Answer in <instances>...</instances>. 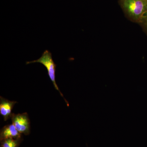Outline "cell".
<instances>
[{
    "mask_svg": "<svg viewBox=\"0 0 147 147\" xmlns=\"http://www.w3.org/2000/svg\"><path fill=\"white\" fill-rule=\"evenodd\" d=\"M12 123L21 134L28 135L30 132V122L26 113L15 114L12 113L11 117Z\"/></svg>",
    "mask_w": 147,
    "mask_h": 147,
    "instance_id": "cell-3",
    "label": "cell"
},
{
    "mask_svg": "<svg viewBox=\"0 0 147 147\" xmlns=\"http://www.w3.org/2000/svg\"><path fill=\"white\" fill-rule=\"evenodd\" d=\"M21 138V134L12 123L4 126L0 131L1 142L7 139H18Z\"/></svg>",
    "mask_w": 147,
    "mask_h": 147,
    "instance_id": "cell-5",
    "label": "cell"
},
{
    "mask_svg": "<svg viewBox=\"0 0 147 147\" xmlns=\"http://www.w3.org/2000/svg\"><path fill=\"white\" fill-rule=\"evenodd\" d=\"M21 138L18 139H8L1 141V147H18Z\"/></svg>",
    "mask_w": 147,
    "mask_h": 147,
    "instance_id": "cell-6",
    "label": "cell"
},
{
    "mask_svg": "<svg viewBox=\"0 0 147 147\" xmlns=\"http://www.w3.org/2000/svg\"><path fill=\"white\" fill-rule=\"evenodd\" d=\"M35 63H38L42 64L45 67V68L47 69V73H48L49 78H50V80L52 81L55 89L57 90L59 92L61 96L63 98L67 105L69 106L68 101L65 98L63 95L60 90L57 84L56 83L55 73H56L57 65L55 64L54 61H53L51 53L48 50H46L44 51L42 56L39 59L36 60L32 61L26 62V64L28 65L29 64Z\"/></svg>",
    "mask_w": 147,
    "mask_h": 147,
    "instance_id": "cell-2",
    "label": "cell"
},
{
    "mask_svg": "<svg viewBox=\"0 0 147 147\" xmlns=\"http://www.w3.org/2000/svg\"><path fill=\"white\" fill-rule=\"evenodd\" d=\"M139 24L147 32V11L142 17Z\"/></svg>",
    "mask_w": 147,
    "mask_h": 147,
    "instance_id": "cell-7",
    "label": "cell"
},
{
    "mask_svg": "<svg viewBox=\"0 0 147 147\" xmlns=\"http://www.w3.org/2000/svg\"><path fill=\"white\" fill-rule=\"evenodd\" d=\"M124 13L131 21L139 23L147 11V1L146 0H119Z\"/></svg>",
    "mask_w": 147,
    "mask_h": 147,
    "instance_id": "cell-1",
    "label": "cell"
},
{
    "mask_svg": "<svg viewBox=\"0 0 147 147\" xmlns=\"http://www.w3.org/2000/svg\"><path fill=\"white\" fill-rule=\"evenodd\" d=\"M146 1H147V0H146Z\"/></svg>",
    "mask_w": 147,
    "mask_h": 147,
    "instance_id": "cell-8",
    "label": "cell"
},
{
    "mask_svg": "<svg viewBox=\"0 0 147 147\" xmlns=\"http://www.w3.org/2000/svg\"><path fill=\"white\" fill-rule=\"evenodd\" d=\"M17 103V101L9 100L0 96V114L3 117L4 121L11 119L13 107Z\"/></svg>",
    "mask_w": 147,
    "mask_h": 147,
    "instance_id": "cell-4",
    "label": "cell"
}]
</instances>
